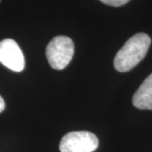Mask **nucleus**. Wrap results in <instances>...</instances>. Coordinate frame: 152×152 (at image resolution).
Listing matches in <instances>:
<instances>
[{
  "instance_id": "f257e3e1",
  "label": "nucleus",
  "mask_w": 152,
  "mask_h": 152,
  "mask_svg": "<svg viewBox=\"0 0 152 152\" xmlns=\"http://www.w3.org/2000/svg\"><path fill=\"white\" fill-rule=\"evenodd\" d=\"M151 43L145 33H137L130 37L118 52L114 58V68L119 72H128L145 58Z\"/></svg>"
},
{
  "instance_id": "f03ea898",
  "label": "nucleus",
  "mask_w": 152,
  "mask_h": 152,
  "mask_svg": "<svg viewBox=\"0 0 152 152\" xmlns=\"http://www.w3.org/2000/svg\"><path fill=\"white\" fill-rule=\"evenodd\" d=\"M74 42L65 36H58L48 45L46 55L50 66L58 70L65 69L73 58Z\"/></svg>"
},
{
  "instance_id": "7ed1b4c3",
  "label": "nucleus",
  "mask_w": 152,
  "mask_h": 152,
  "mask_svg": "<svg viewBox=\"0 0 152 152\" xmlns=\"http://www.w3.org/2000/svg\"><path fill=\"white\" fill-rule=\"evenodd\" d=\"M98 138L89 131H74L68 133L61 140V152H93L98 148Z\"/></svg>"
},
{
  "instance_id": "20e7f679",
  "label": "nucleus",
  "mask_w": 152,
  "mask_h": 152,
  "mask_svg": "<svg viewBox=\"0 0 152 152\" xmlns=\"http://www.w3.org/2000/svg\"><path fill=\"white\" fill-rule=\"evenodd\" d=\"M0 63L15 72H21L25 69V57L15 40L4 39L0 42Z\"/></svg>"
},
{
  "instance_id": "39448f33",
  "label": "nucleus",
  "mask_w": 152,
  "mask_h": 152,
  "mask_svg": "<svg viewBox=\"0 0 152 152\" xmlns=\"http://www.w3.org/2000/svg\"><path fill=\"white\" fill-rule=\"evenodd\" d=\"M133 104L140 110H152V74L136 91L133 96Z\"/></svg>"
},
{
  "instance_id": "423d86ee",
  "label": "nucleus",
  "mask_w": 152,
  "mask_h": 152,
  "mask_svg": "<svg viewBox=\"0 0 152 152\" xmlns=\"http://www.w3.org/2000/svg\"><path fill=\"white\" fill-rule=\"evenodd\" d=\"M100 1L107 5L119 7V6L124 5L125 4H127L129 0H100Z\"/></svg>"
},
{
  "instance_id": "0eeeda50",
  "label": "nucleus",
  "mask_w": 152,
  "mask_h": 152,
  "mask_svg": "<svg viewBox=\"0 0 152 152\" xmlns=\"http://www.w3.org/2000/svg\"><path fill=\"white\" fill-rule=\"evenodd\" d=\"M4 108H5V102H4V98L0 96V113H1L2 112H4Z\"/></svg>"
}]
</instances>
